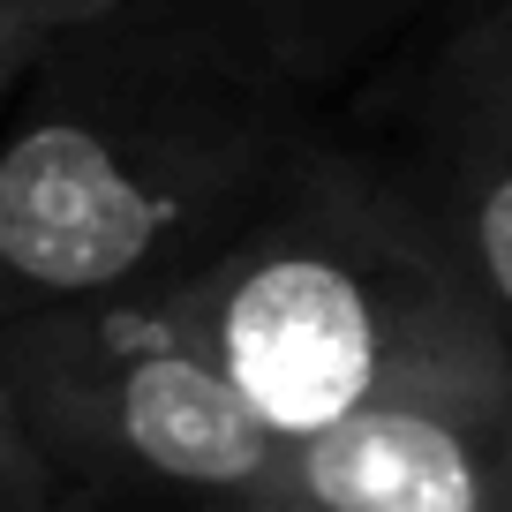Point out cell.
Instances as JSON below:
<instances>
[{"mask_svg":"<svg viewBox=\"0 0 512 512\" xmlns=\"http://www.w3.org/2000/svg\"><path fill=\"white\" fill-rule=\"evenodd\" d=\"M0 384L38 445L113 505L166 497L174 512L196 497H264L287 452L151 302L8 332Z\"/></svg>","mask_w":512,"mask_h":512,"instance_id":"3","label":"cell"},{"mask_svg":"<svg viewBox=\"0 0 512 512\" xmlns=\"http://www.w3.org/2000/svg\"><path fill=\"white\" fill-rule=\"evenodd\" d=\"M144 302L279 437L407 392L512 384V332L422 189L324 136L219 256Z\"/></svg>","mask_w":512,"mask_h":512,"instance_id":"2","label":"cell"},{"mask_svg":"<svg viewBox=\"0 0 512 512\" xmlns=\"http://www.w3.org/2000/svg\"><path fill=\"white\" fill-rule=\"evenodd\" d=\"M309 144L317 98L226 0L68 16L0 106V339L189 279Z\"/></svg>","mask_w":512,"mask_h":512,"instance_id":"1","label":"cell"},{"mask_svg":"<svg viewBox=\"0 0 512 512\" xmlns=\"http://www.w3.org/2000/svg\"><path fill=\"white\" fill-rule=\"evenodd\" d=\"M264 505L294 512H512V384L407 392L287 437Z\"/></svg>","mask_w":512,"mask_h":512,"instance_id":"4","label":"cell"},{"mask_svg":"<svg viewBox=\"0 0 512 512\" xmlns=\"http://www.w3.org/2000/svg\"><path fill=\"white\" fill-rule=\"evenodd\" d=\"M174 512H294V505H264V497H196V505H174Z\"/></svg>","mask_w":512,"mask_h":512,"instance_id":"9","label":"cell"},{"mask_svg":"<svg viewBox=\"0 0 512 512\" xmlns=\"http://www.w3.org/2000/svg\"><path fill=\"white\" fill-rule=\"evenodd\" d=\"M422 204L452 234L482 302L512 332V0H482L445 23L415 76Z\"/></svg>","mask_w":512,"mask_h":512,"instance_id":"5","label":"cell"},{"mask_svg":"<svg viewBox=\"0 0 512 512\" xmlns=\"http://www.w3.org/2000/svg\"><path fill=\"white\" fill-rule=\"evenodd\" d=\"M226 8L241 16V31L256 46L317 98L339 76H354L369 53L407 38L422 16H467L482 0H226Z\"/></svg>","mask_w":512,"mask_h":512,"instance_id":"6","label":"cell"},{"mask_svg":"<svg viewBox=\"0 0 512 512\" xmlns=\"http://www.w3.org/2000/svg\"><path fill=\"white\" fill-rule=\"evenodd\" d=\"M53 31H0V106H8V91L23 83V68H31V53L46 46Z\"/></svg>","mask_w":512,"mask_h":512,"instance_id":"8","label":"cell"},{"mask_svg":"<svg viewBox=\"0 0 512 512\" xmlns=\"http://www.w3.org/2000/svg\"><path fill=\"white\" fill-rule=\"evenodd\" d=\"M0 512H121L106 490L68 475V467L38 445L31 422L8 400V384H0Z\"/></svg>","mask_w":512,"mask_h":512,"instance_id":"7","label":"cell"}]
</instances>
